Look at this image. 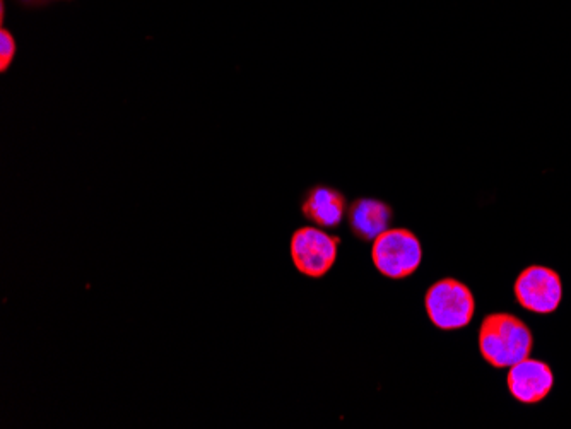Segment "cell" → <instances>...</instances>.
Returning <instances> with one entry per match:
<instances>
[{
    "label": "cell",
    "mask_w": 571,
    "mask_h": 429,
    "mask_svg": "<svg viewBox=\"0 0 571 429\" xmlns=\"http://www.w3.org/2000/svg\"><path fill=\"white\" fill-rule=\"evenodd\" d=\"M534 337L529 327L510 313H493L479 329V351L493 368H512L529 358Z\"/></svg>",
    "instance_id": "6da1fadb"
},
{
    "label": "cell",
    "mask_w": 571,
    "mask_h": 429,
    "mask_svg": "<svg viewBox=\"0 0 571 429\" xmlns=\"http://www.w3.org/2000/svg\"><path fill=\"white\" fill-rule=\"evenodd\" d=\"M424 306L431 324L440 330L464 329L476 312L471 289L457 279H442L433 284L424 296Z\"/></svg>",
    "instance_id": "7a4b0ae2"
},
{
    "label": "cell",
    "mask_w": 571,
    "mask_h": 429,
    "mask_svg": "<svg viewBox=\"0 0 571 429\" xmlns=\"http://www.w3.org/2000/svg\"><path fill=\"white\" fill-rule=\"evenodd\" d=\"M371 260L382 276L406 279L418 271L423 248L418 236L409 230H387L373 241Z\"/></svg>",
    "instance_id": "3957f363"
},
{
    "label": "cell",
    "mask_w": 571,
    "mask_h": 429,
    "mask_svg": "<svg viewBox=\"0 0 571 429\" xmlns=\"http://www.w3.org/2000/svg\"><path fill=\"white\" fill-rule=\"evenodd\" d=\"M339 245V236L327 235L313 226L296 230L289 245L296 271L312 279L327 276L336 264Z\"/></svg>",
    "instance_id": "277c9868"
},
{
    "label": "cell",
    "mask_w": 571,
    "mask_h": 429,
    "mask_svg": "<svg viewBox=\"0 0 571 429\" xmlns=\"http://www.w3.org/2000/svg\"><path fill=\"white\" fill-rule=\"evenodd\" d=\"M515 298L519 305L537 315H549L558 310L563 300V284L558 272L542 265L525 269L515 281Z\"/></svg>",
    "instance_id": "5b68a950"
},
{
    "label": "cell",
    "mask_w": 571,
    "mask_h": 429,
    "mask_svg": "<svg viewBox=\"0 0 571 429\" xmlns=\"http://www.w3.org/2000/svg\"><path fill=\"white\" fill-rule=\"evenodd\" d=\"M508 390L522 404H537L548 397L554 385L553 371L544 361L524 359L508 371Z\"/></svg>",
    "instance_id": "8992f818"
},
{
    "label": "cell",
    "mask_w": 571,
    "mask_h": 429,
    "mask_svg": "<svg viewBox=\"0 0 571 429\" xmlns=\"http://www.w3.org/2000/svg\"><path fill=\"white\" fill-rule=\"evenodd\" d=\"M303 216L325 230H334L348 214V200L341 190L329 185H313L301 200Z\"/></svg>",
    "instance_id": "52a82bcc"
},
{
    "label": "cell",
    "mask_w": 571,
    "mask_h": 429,
    "mask_svg": "<svg viewBox=\"0 0 571 429\" xmlns=\"http://www.w3.org/2000/svg\"><path fill=\"white\" fill-rule=\"evenodd\" d=\"M392 218L394 211L383 200L361 197L348 207L349 231L365 243L377 240L378 236L389 230Z\"/></svg>",
    "instance_id": "ba28073f"
},
{
    "label": "cell",
    "mask_w": 571,
    "mask_h": 429,
    "mask_svg": "<svg viewBox=\"0 0 571 429\" xmlns=\"http://www.w3.org/2000/svg\"><path fill=\"white\" fill-rule=\"evenodd\" d=\"M18 52V45H16V38L12 35L11 31L6 30L4 26L0 28V72L6 74L7 69L11 67Z\"/></svg>",
    "instance_id": "9c48e42d"
}]
</instances>
